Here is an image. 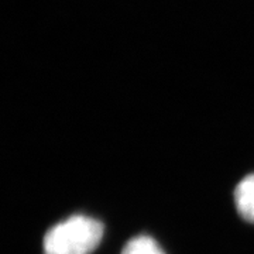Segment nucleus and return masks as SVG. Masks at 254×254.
<instances>
[{"label":"nucleus","mask_w":254,"mask_h":254,"mask_svg":"<svg viewBox=\"0 0 254 254\" xmlns=\"http://www.w3.org/2000/svg\"><path fill=\"white\" fill-rule=\"evenodd\" d=\"M103 237L98 219L75 215L53 226L44 236V254H91Z\"/></svg>","instance_id":"nucleus-1"},{"label":"nucleus","mask_w":254,"mask_h":254,"mask_svg":"<svg viewBox=\"0 0 254 254\" xmlns=\"http://www.w3.org/2000/svg\"><path fill=\"white\" fill-rule=\"evenodd\" d=\"M235 203L239 215L246 222L254 223V174L247 175L237 184Z\"/></svg>","instance_id":"nucleus-2"},{"label":"nucleus","mask_w":254,"mask_h":254,"mask_svg":"<svg viewBox=\"0 0 254 254\" xmlns=\"http://www.w3.org/2000/svg\"><path fill=\"white\" fill-rule=\"evenodd\" d=\"M122 254H165L160 245L150 236H137L128 240Z\"/></svg>","instance_id":"nucleus-3"}]
</instances>
